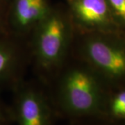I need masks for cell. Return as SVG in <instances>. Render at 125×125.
I'll use <instances>...</instances> for the list:
<instances>
[{
	"instance_id": "cell-5",
	"label": "cell",
	"mask_w": 125,
	"mask_h": 125,
	"mask_svg": "<svg viewBox=\"0 0 125 125\" xmlns=\"http://www.w3.org/2000/svg\"><path fill=\"white\" fill-rule=\"evenodd\" d=\"M9 20L18 31L35 29L51 10L47 0H10Z\"/></svg>"
},
{
	"instance_id": "cell-7",
	"label": "cell",
	"mask_w": 125,
	"mask_h": 125,
	"mask_svg": "<svg viewBox=\"0 0 125 125\" xmlns=\"http://www.w3.org/2000/svg\"><path fill=\"white\" fill-rule=\"evenodd\" d=\"M15 59V51L8 42L0 39V80L11 71Z\"/></svg>"
},
{
	"instance_id": "cell-10",
	"label": "cell",
	"mask_w": 125,
	"mask_h": 125,
	"mask_svg": "<svg viewBox=\"0 0 125 125\" xmlns=\"http://www.w3.org/2000/svg\"><path fill=\"white\" fill-rule=\"evenodd\" d=\"M4 0H0V34L4 31L5 27V21H6V18H5L4 11V8H3V2H4Z\"/></svg>"
},
{
	"instance_id": "cell-11",
	"label": "cell",
	"mask_w": 125,
	"mask_h": 125,
	"mask_svg": "<svg viewBox=\"0 0 125 125\" xmlns=\"http://www.w3.org/2000/svg\"><path fill=\"white\" fill-rule=\"evenodd\" d=\"M4 115H3V113H2L1 108H0V125H2V124L4 123Z\"/></svg>"
},
{
	"instance_id": "cell-9",
	"label": "cell",
	"mask_w": 125,
	"mask_h": 125,
	"mask_svg": "<svg viewBox=\"0 0 125 125\" xmlns=\"http://www.w3.org/2000/svg\"><path fill=\"white\" fill-rule=\"evenodd\" d=\"M112 113L119 117L125 116V91L118 94L113 101L111 105Z\"/></svg>"
},
{
	"instance_id": "cell-6",
	"label": "cell",
	"mask_w": 125,
	"mask_h": 125,
	"mask_svg": "<svg viewBox=\"0 0 125 125\" xmlns=\"http://www.w3.org/2000/svg\"><path fill=\"white\" fill-rule=\"evenodd\" d=\"M19 125H49L50 112L43 97L27 90L20 94L16 104Z\"/></svg>"
},
{
	"instance_id": "cell-4",
	"label": "cell",
	"mask_w": 125,
	"mask_h": 125,
	"mask_svg": "<svg viewBox=\"0 0 125 125\" xmlns=\"http://www.w3.org/2000/svg\"><path fill=\"white\" fill-rule=\"evenodd\" d=\"M72 18L88 30H106L116 22L106 0H69Z\"/></svg>"
},
{
	"instance_id": "cell-8",
	"label": "cell",
	"mask_w": 125,
	"mask_h": 125,
	"mask_svg": "<svg viewBox=\"0 0 125 125\" xmlns=\"http://www.w3.org/2000/svg\"><path fill=\"white\" fill-rule=\"evenodd\" d=\"M115 20L125 24V0H106Z\"/></svg>"
},
{
	"instance_id": "cell-1",
	"label": "cell",
	"mask_w": 125,
	"mask_h": 125,
	"mask_svg": "<svg viewBox=\"0 0 125 125\" xmlns=\"http://www.w3.org/2000/svg\"><path fill=\"white\" fill-rule=\"evenodd\" d=\"M34 48L42 66L52 67L64 58L70 38V24L62 12L51 9L35 28Z\"/></svg>"
},
{
	"instance_id": "cell-12",
	"label": "cell",
	"mask_w": 125,
	"mask_h": 125,
	"mask_svg": "<svg viewBox=\"0 0 125 125\" xmlns=\"http://www.w3.org/2000/svg\"><path fill=\"white\" fill-rule=\"evenodd\" d=\"M4 1H8V0H4Z\"/></svg>"
},
{
	"instance_id": "cell-3",
	"label": "cell",
	"mask_w": 125,
	"mask_h": 125,
	"mask_svg": "<svg viewBox=\"0 0 125 125\" xmlns=\"http://www.w3.org/2000/svg\"><path fill=\"white\" fill-rule=\"evenodd\" d=\"M83 54L93 66L111 78L125 76V49L102 38L92 37L83 45Z\"/></svg>"
},
{
	"instance_id": "cell-2",
	"label": "cell",
	"mask_w": 125,
	"mask_h": 125,
	"mask_svg": "<svg viewBox=\"0 0 125 125\" xmlns=\"http://www.w3.org/2000/svg\"><path fill=\"white\" fill-rule=\"evenodd\" d=\"M60 98L67 112L75 115H84L98 108L100 90L95 78L89 71L75 67L62 77Z\"/></svg>"
}]
</instances>
